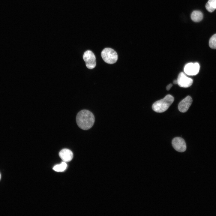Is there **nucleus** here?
Listing matches in <instances>:
<instances>
[{
  "label": "nucleus",
  "instance_id": "obj_14",
  "mask_svg": "<svg viewBox=\"0 0 216 216\" xmlns=\"http://www.w3.org/2000/svg\"><path fill=\"white\" fill-rule=\"evenodd\" d=\"M172 84H170L167 85L166 87V89L167 90H169L172 86Z\"/></svg>",
  "mask_w": 216,
  "mask_h": 216
},
{
  "label": "nucleus",
  "instance_id": "obj_8",
  "mask_svg": "<svg viewBox=\"0 0 216 216\" xmlns=\"http://www.w3.org/2000/svg\"><path fill=\"white\" fill-rule=\"evenodd\" d=\"M192 102L191 97L188 96L183 99L179 103L178 109L182 112H185L187 111Z\"/></svg>",
  "mask_w": 216,
  "mask_h": 216
},
{
  "label": "nucleus",
  "instance_id": "obj_4",
  "mask_svg": "<svg viewBox=\"0 0 216 216\" xmlns=\"http://www.w3.org/2000/svg\"><path fill=\"white\" fill-rule=\"evenodd\" d=\"M86 67L89 69L94 68L96 65V57L93 53L91 50L85 52L83 56Z\"/></svg>",
  "mask_w": 216,
  "mask_h": 216
},
{
  "label": "nucleus",
  "instance_id": "obj_2",
  "mask_svg": "<svg viewBox=\"0 0 216 216\" xmlns=\"http://www.w3.org/2000/svg\"><path fill=\"white\" fill-rule=\"evenodd\" d=\"M174 100V97L170 94H168L164 98L155 102L152 105V109L157 112H164L168 109Z\"/></svg>",
  "mask_w": 216,
  "mask_h": 216
},
{
  "label": "nucleus",
  "instance_id": "obj_9",
  "mask_svg": "<svg viewBox=\"0 0 216 216\" xmlns=\"http://www.w3.org/2000/svg\"><path fill=\"white\" fill-rule=\"evenodd\" d=\"M59 156L63 161L68 162L71 160L73 157L72 152L68 149L64 148L59 152Z\"/></svg>",
  "mask_w": 216,
  "mask_h": 216
},
{
  "label": "nucleus",
  "instance_id": "obj_3",
  "mask_svg": "<svg viewBox=\"0 0 216 216\" xmlns=\"http://www.w3.org/2000/svg\"><path fill=\"white\" fill-rule=\"evenodd\" d=\"M101 57L106 63L110 64L115 63L118 60V55L116 51L110 48H106L101 52Z\"/></svg>",
  "mask_w": 216,
  "mask_h": 216
},
{
  "label": "nucleus",
  "instance_id": "obj_10",
  "mask_svg": "<svg viewBox=\"0 0 216 216\" xmlns=\"http://www.w3.org/2000/svg\"><path fill=\"white\" fill-rule=\"evenodd\" d=\"M191 18L192 20L194 22H199L202 20L203 18V14L200 11L194 10L191 14Z\"/></svg>",
  "mask_w": 216,
  "mask_h": 216
},
{
  "label": "nucleus",
  "instance_id": "obj_1",
  "mask_svg": "<svg viewBox=\"0 0 216 216\" xmlns=\"http://www.w3.org/2000/svg\"><path fill=\"white\" fill-rule=\"evenodd\" d=\"M76 120L77 124L80 128L83 130H87L93 126L95 118L91 112L87 110H83L77 113Z\"/></svg>",
  "mask_w": 216,
  "mask_h": 216
},
{
  "label": "nucleus",
  "instance_id": "obj_11",
  "mask_svg": "<svg viewBox=\"0 0 216 216\" xmlns=\"http://www.w3.org/2000/svg\"><path fill=\"white\" fill-rule=\"evenodd\" d=\"M206 10L212 12L216 9V0H208L206 5Z\"/></svg>",
  "mask_w": 216,
  "mask_h": 216
},
{
  "label": "nucleus",
  "instance_id": "obj_12",
  "mask_svg": "<svg viewBox=\"0 0 216 216\" xmlns=\"http://www.w3.org/2000/svg\"><path fill=\"white\" fill-rule=\"evenodd\" d=\"M67 167V164L65 162H62L61 164L57 165L53 167V170L56 172H62L64 171Z\"/></svg>",
  "mask_w": 216,
  "mask_h": 216
},
{
  "label": "nucleus",
  "instance_id": "obj_15",
  "mask_svg": "<svg viewBox=\"0 0 216 216\" xmlns=\"http://www.w3.org/2000/svg\"><path fill=\"white\" fill-rule=\"evenodd\" d=\"M173 83L174 84H178V82L177 80H175L173 81Z\"/></svg>",
  "mask_w": 216,
  "mask_h": 216
},
{
  "label": "nucleus",
  "instance_id": "obj_7",
  "mask_svg": "<svg viewBox=\"0 0 216 216\" xmlns=\"http://www.w3.org/2000/svg\"><path fill=\"white\" fill-rule=\"evenodd\" d=\"M178 85L181 87L187 88L190 86L193 82V80L187 76L182 72L178 75L177 78Z\"/></svg>",
  "mask_w": 216,
  "mask_h": 216
},
{
  "label": "nucleus",
  "instance_id": "obj_6",
  "mask_svg": "<svg viewBox=\"0 0 216 216\" xmlns=\"http://www.w3.org/2000/svg\"><path fill=\"white\" fill-rule=\"evenodd\" d=\"M200 65L197 62L189 63L185 66L184 71L185 73L189 75H195L198 74L200 70Z\"/></svg>",
  "mask_w": 216,
  "mask_h": 216
},
{
  "label": "nucleus",
  "instance_id": "obj_5",
  "mask_svg": "<svg viewBox=\"0 0 216 216\" xmlns=\"http://www.w3.org/2000/svg\"><path fill=\"white\" fill-rule=\"evenodd\" d=\"M172 145L174 148L179 152H183L186 149L185 141L181 137H176L173 139L172 141Z\"/></svg>",
  "mask_w": 216,
  "mask_h": 216
},
{
  "label": "nucleus",
  "instance_id": "obj_16",
  "mask_svg": "<svg viewBox=\"0 0 216 216\" xmlns=\"http://www.w3.org/2000/svg\"><path fill=\"white\" fill-rule=\"evenodd\" d=\"M0 178H1V175H0Z\"/></svg>",
  "mask_w": 216,
  "mask_h": 216
},
{
  "label": "nucleus",
  "instance_id": "obj_13",
  "mask_svg": "<svg viewBox=\"0 0 216 216\" xmlns=\"http://www.w3.org/2000/svg\"><path fill=\"white\" fill-rule=\"evenodd\" d=\"M209 45L211 48L216 49V33L213 35L210 39Z\"/></svg>",
  "mask_w": 216,
  "mask_h": 216
}]
</instances>
